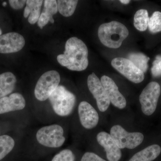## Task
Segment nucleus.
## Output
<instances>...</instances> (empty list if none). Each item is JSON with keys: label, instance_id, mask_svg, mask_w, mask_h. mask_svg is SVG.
<instances>
[{"label": "nucleus", "instance_id": "obj_22", "mask_svg": "<svg viewBox=\"0 0 161 161\" xmlns=\"http://www.w3.org/2000/svg\"><path fill=\"white\" fill-rule=\"evenodd\" d=\"M14 140L7 135L0 136V161L11 152L14 147Z\"/></svg>", "mask_w": 161, "mask_h": 161}, {"label": "nucleus", "instance_id": "obj_1", "mask_svg": "<svg viewBox=\"0 0 161 161\" xmlns=\"http://www.w3.org/2000/svg\"><path fill=\"white\" fill-rule=\"evenodd\" d=\"M88 50L85 43L77 37L66 41L63 54L58 55V62L62 66L72 71H81L88 66Z\"/></svg>", "mask_w": 161, "mask_h": 161}, {"label": "nucleus", "instance_id": "obj_19", "mask_svg": "<svg viewBox=\"0 0 161 161\" xmlns=\"http://www.w3.org/2000/svg\"><path fill=\"white\" fill-rule=\"evenodd\" d=\"M149 14L146 9H141L136 12L134 17V26L137 30L145 31L148 27Z\"/></svg>", "mask_w": 161, "mask_h": 161}, {"label": "nucleus", "instance_id": "obj_29", "mask_svg": "<svg viewBox=\"0 0 161 161\" xmlns=\"http://www.w3.org/2000/svg\"><path fill=\"white\" fill-rule=\"evenodd\" d=\"M3 34V31H2V29H1V27H0V36L2 35Z\"/></svg>", "mask_w": 161, "mask_h": 161}, {"label": "nucleus", "instance_id": "obj_26", "mask_svg": "<svg viewBox=\"0 0 161 161\" xmlns=\"http://www.w3.org/2000/svg\"><path fill=\"white\" fill-rule=\"evenodd\" d=\"M80 161H107L94 153L86 152L84 154Z\"/></svg>", "mask_w": 161, "mask_h": 161}, {"label": "nucleus", "instance_id": "obj_15", "mask_svg": "<svg viewBox=\"0 0 161 161\" xmlns=\"http://www.w3.org/2000/svg\"><path fill=\"white\" fill-rule=\"evenodd\" d=\"M43 2L44 8L38 21V26L40 29H43L49 22L54 23L53 15L58 11V4L56 0H46Z\"/></svg>", "mask_w": 161, "mask_h": 161}, {"label": "nucleus", "instance_id": "obj_3", "mask_svg": "<svg viewBox=\"0 0 161 161\" xmlns=\"http://www.w3.org/2000/svg\"><path fill=\"white\" fill-rule=\"evenodd\" d=\"M49 99L54 112L60 116L69 115L76 103L74 94L62 85L59 86L52 93Z\"/></svg>", "mask_w": 161, "mask_h": 161}, {"label": "nucleus", "instance_id": "obj_24", "mask_svg": "<svg viewBox=\"0 0 161 161\" xmlns=\"http://www.w3.org/2000/svg\"><path fill=\"white\" fill-rule=\"evenodd\" d=\"M75 156L71 150L65 149L57 153L51 161H75Z\"/></svg>", "mask_w": 161, "mask_h": 161}, {"label": "nucleus", "instance_id": "obj_10", "mask_svg": "<svg viewBox=\"0 0 161 161\" xmlns=\"http://www.w3.org/2000/svg\"><path fill=\"white\" fill-rule=\"evenodd\" d=\"M25 44V39L23 36L18 33L12 32L1 35L0 53H17L23 49Z\"/></svg>", "mask_w": 161, "mask_h": 161}, {"label": "nucleus", "instance_id": "obj_16", "mask_svg": "<svg viewBox=\"0 0 161 161\" xmlns=\"http://www.w3.org/2000/svg\"><path fill=\"white\" fill-rule=\"evenodd\" d=\"M17 78L14 74L6 72L0 75V98L7 96L14 91Z\"/></svg>", "mask_w": 161, "mask_h": 161}, {"label": "nucleus", "instance_id": "obj_23", "mask_svg": "<svg viewBox=\"0 0 161 161\" xmlns=\"http://www.w3.org/2000/svg\"><path fill=\"white\" fill-rule=\"evenodd\" d=\"M149 30L152 33L161 31V12L155 11L149 19L148 23Z\"/></svg>", "mask_w": 161, "mask_h": 161}, {"label": "nucleus", "instance_id": "obj_20", "mask_svg": "<svg viewBox=\"0 0 161 161\" xmlns=\"http://www.w3.org/2000/svg\"><path fill=\"white\" fill-rule=\"evenodd\" d=\"M78 2L75 0H58L57 1L58 11L65 17L71 16L74 14Z\"/></svg>", "mask_w": 161, "mask_h": 161}, {"label": "nucleus", "instance_id": "obj_12", "mask_svg": "<svg viewBox=\"0 0 161 161\" xmlns=\"http://www.w3.org/2000/svg\"><path fill=\"white\" fill-rule=\"evenodd\" d=\"M78 113L81 125L87 130L95 128L99 121V115L92 105L86 101L81 102L78 107Z\"/></svg>", "mask_w": 161, "mask_h": 161}, {"label": "nucleus", "instance_id": "obj_8", "mask_svg": "<svg viewBox=\"0 0 161 161\" xmlns=\"http://www.w3.org/2000/svg\"><path fill=\"white\" fill-rule=\"evenodd\" d=\"M111 64L117 71L133 83H141L145 78L143 72L139 69L129 59L115 58L112 60Z\"/></svg>", "mask_w": 161, "mask_h": 161}, {"label": "nucleus", "instance_id": "obj_5", "mask_svg": "<svg viewBox=\"0 0 161 161\" xmlns=\"http://www.w3.org/2000/svg\"><path fill=\"white\" fill-rule=\"evenodd\" d=\"M60 81V74L57 71L45 72L41 75L35 87V97L40 101L48 99L52 93L59 86Z\"/></svg>", "mask_w": 161, "mask_h": 161}, {"label": "nucleus", "instance_id": "obj_9", "mask_svg": "<svg viewBox=\"0 0 161 161\" xmlns=\"http://www.w3.org/2000/svg\"><path fill=\"white\" fill-rule=\"evenodd\" d=\"M87 86L90 92L96 101L98 109L101 112L106 111L111 103L101 81L95 73H92L89 75Z\"/></svg>", "mask_w": 161, "mask_h": 161}, {"label": "nucleus", "instance_id": "obj_28", "mask_svg": "<svg viewBox=\"0 0 161 161\" xmlns=\"http://www.w3.org/2000/svg\"><path fill=\"white\" fill-rule=\"evenodd\" d=\"M119 2H120L121 3H122V4L126 5V4H128L130 3V1H129V0H120Z\"/></svg>", "mask_w": 161, "mask_h": 161}, {"label": "nucleus", "instance_id": "obj_30", "mask_svg": "<svg viewBox=\"0 0 161 161\" xmlns=\"http://www.w3.org/2000/svg\"><path fill=\"white\" fill-rule=\"evenodd\" d=\"M6 4H7V3H6V2H4V3H3V6H6Z\"/></svg>", "mask_w": 161, "mask_h": 161}, {"label": "nucleus", "instance_id": "obj_11", "mask_svg": "<svg viewBox=\"0 0 161 161\" xmlns=\"http://www.w3.org/2000/svg\"><path fill=\"white\" fill-rule=\"evenodd\" d=\"M101 81L105 91L111 103L119 109H122L126 106L125 98L119 91L117 85L112 78L108 76H104L101 78Z\"/></svg>", "mask_w": 161, "mask_h": 161}, {"label": "nucleus", "instance_id": "obj_14", "mask_svg": "<svg viewBox=\"0 0 161 161\" xmlns=\"http://www.w3.org/2000/svg\"><path fill=\"white\" fill-rule=\"evenodd\" d=\"M26 106V101L19 93L10 94L0 98V114L23 110Z\"/></svg>", "mask_w": 161, "mask_h": 161}, {"label": "nucleus", "instance_id": "obj_6", "mask_svg": "<svg viewBox=\"0 0 161 161\" xmlns=\"http://www.w3.org/2000/svg\"><path fill=\"white\" fill-rule=\"evenodd\" d=\"M110 135L120 149H133L143 141V134L139 132H128L119 125L111 128Z\"/></svg>", "mask_w": 161, "mask_h": 161}, {"label": "nucleus", "instance_id": "obj_13", "mask_svg": "<svg viewBox=\"0 0 161 161\" xmlns=\"http://www.w3.org/2000/svg\"><path fill=\"white\" fill-rule=\"evenodd\" d=\"M97 140L105 150L108 160L119 161L120 159L121 151L110 134L105 132H101L97 136Z\"/></svg>", "mask_w": 161, "mask_h": 161}, {"label": "nucleus", "instance_id": "obj_17", "mask_svg": "<svg viewBox=\"0 0 161 161\" xmlns=\"http://www.w3.org/2000/svg\"><path fill=\"white\" fill-rule=\"evenodd\" d=\"M43 2L40 0L26 1L23 15L25 18L28 17V21L31 24H34L38 22L41 14L40 11Z\"/></svg>", "mask_w": 161, "mask_h": 161}, {"label": "nucleus", "instance_id": "obj_7", "mask_svg": "<svg viewBox=\"0 0 161 161\" xmlns=\"http://www.w3.org/2000/svg\"><path fill=\"white\" fill-rule=\"evenodd\" d=\"M160 94V86L155 81L145 87L139 96L142 111L145 115L149 116L155 112Z\"/></svg>", "mask_w": 161, "mask_h": 161}, {"label": "nucleus", "instance_id": "obj_18", "mask_svg": "<svg viewBox=\"0 0 161 161\" xmlns=\"http://www.w3.org/2000/svg\"><path fill=\"white\" fill-rule=\"evenodd\" d=\"M161 152L159 145H151L136 153L129 161H153L158 157Z\"/></svg>", "mask_w": 161, "mask_h": 161}, {"label": "nucleus", "instance_id": "obj_4", "mask_svg": "<svg viewBox=\"0 0 161 161\" xmlns=\"http://www.w3.org/2000/svg\"><path fill=\"white\" fill-rule=\"evenodd\" d=\"M39 144L49 148H59L65 141L63 128L57 124L42 127L36 134Z\"/></svg>", "mask_w": 161, "mask_h": 161}, {"label": "nucleus", "instance_id": "obj_21", "mask_svg": "<svg viewBox=\"0 0 161 161\" xmlns=\"http://www.w3.org/2000/svg\"><path fill=\"white\" fill-rule=\"evenodd\" d=\"M129 60L134 64L137 68L144 73L148 69V62L150 58L142 53H131L128 56Z\"/></svg>", "mask_w": 161, "mask_h": 161}, {"label": "nucleus", "instance_id": "obj_25", "mask_svg": "<svg viewBox=\"0 0 161 161\" xmlns=\"http://www.w3.org/2000/svg\"><path fill=\"white\" fill-rule=\"evenodd\" d=\"M151 73L154 77L161 75V56H157L155 60L153 63Z\"/></svg>", "mask_w": 161, "mask_h": 161}, {"label": "nucleus", "instance_id": "obj_2", "mask_svg": "<svg viewBox=\"0 0 161 161\" xmlns=\"http://www.w3.org/2000/svg\"><path fill=\"white\" fill-rule=\"evenodd\" d=\"M98 34V38L103 45L116 49L120 47L124 40L129 36V31L122 23L113 21L101 25Z\"/></svg>", "mask_w": 161, "mask_h": 161}, {"label": "nucleus", "instance_id": "obj_27", "mask_svg": "<svg viewBox=\"0 0 161 161\" xmlns=\"http://www.w3.org/2000/svg\"><path fill=\"white\" fill-rule=\"evenodd\" d=\"M9 3L10 6L12 9H22L25 4L26 3V1L23 0H9Z\"/></svg>", "mask_w": 161, "mask_h": 161}]
</instances>
